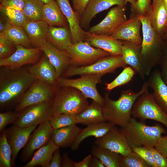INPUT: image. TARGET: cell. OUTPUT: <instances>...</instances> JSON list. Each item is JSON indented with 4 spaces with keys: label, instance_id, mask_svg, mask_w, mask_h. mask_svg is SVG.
<instances>
[{
    "label": "cell",
    "instance_id": "obj_39",
    "mask_svg": "<svg viewBox=\"0 0 167 167\" xmlns=\"http://www.w3.org/2000/svg\"><path fill=\"white\" fill-rule=\"evenodd\" d=\"M49 121L54 130L77 124L76 115L65 113L52 116Z\"/></svg>",
    "mask_w": 167,
    "mask_h": 167
},
{
    "label": "cell",
    "instance_id": "obj_9",
    "mask_svg": "<svg viewBox=\"0 0 167 167\" xmlns=\"http://www.w3.org/2000/svg\"><path fill=\"white\" fill-rule=\"evenodd\" d=\"M71 59V66H84L111 55L101 49L94 47L84 41L73 44L66 51Z\"/></svg>",
    "mask_w": 167,
    "mask_h": 167
},
{
    "label": "cell",
    "instance_id": "obj_4",
    "mask_svg": "<svg viewBox=\"0 0 167 167\" xmlns=\"http://www.w3.org/2000/svg\"><path fill=\"white\" fill-rule=\"evenodd\" d=\"M87 99L75 88L57 87L51 102L52 116L62 113L76 115L89 105Z\"/></svg>",
    "mask_w": 167,
    "mask_h": 167
},
{
    "label": "cell",
    "instance_id": "obj_26",
    "mask_svg": "<svg viewBox=\"0 0 167 167\" xmlns=\"http://www.w3.org/2000/svg\"><path fill=\"white\" fill-rule=\"evenodd\" d=\"M47 41L58 49L66 51L72 44L70 29L67 27L49 26Z\"/></svg>",
    "mask_w": 167,
    "mask_h": 167
},
{
    "label": "cell",
    "instance_id": "obj_34",
    "mask_svg": "<svg viewBox=\"0 0 167 167\" xmlns=\"http://www.w3.org/2000/svg\"><path fill=\"white\" fill-rule=\"evenodd\" d=\"M44 3L40 0H25L22 11L27 21L43 20L42 11Z\"/></svg>",
    "mask_w": 167,
    "mask_h": 167
},
{
    "label": "cell",
    "instance_id": "obj_56",
    "mask_svg": "<svg viewBox=\"0 0 167 167\" xmlns=\"http://www.w3.org/2000/svg\"><path fill=\"white\" fill-rule=\"evenodd\" d=\"M163 36L167 40V27L164 33L163 37Z\"/></svg>",
    "mask_w": 167,
    "mask_h": 167
},
{
    "label": "cell",
    "instance_id": "obj_31",
    "mask_svg": "<svg viewBox=\"0 0 167 167\" xmlns=\"http://www.w3.org/2000/svg\"><path fill=\"white\" fill-rule=\"evenodd\" d=\"M59 148L50 139L48 143L35 152L31 160L23 167H33L40 165L42 167H47L54 152Z\"/></svg>",
    "mask_w": 167,
    "mask_h": 167
},
{
    "label": "cell",
    "instance_id": "obj_55",
    "mask_svg": "<svg viewBox=\"0 0 167 167\" xmlns=\"http://www.w3.org/2000/svg\"><path fill=\"white\" fill-rule=\"evenodd\" d=\"M43 2L44 4H47L53 1H56V0H40Z\"/></svg>",
    "mask_w": 167,
    "mask_h": 167
},
{
    "label": "cell",
    "instance_id": "obj_30",
    "mask_svg": "<svg viewBox=\"0 0 167 167\" xmlns=\"http://www.w3.org/2000/svg\"><path fill=\"white\" fill-rule=\"evenodd\" d=\"M76 119L77 124L86 125L106 122L103 115V107L93 101L76 115Z\"/></svg>",
    "mask_w": 167,
    "mask_h": 167
},
{
    "label": "cell",
    "instance_id": "obj_14",
    "mask_svg": "<svg viewBox=\"0 0 167 167\" xmlns=\"http://www.w3.org/2000/svg\"><path fill=\"white\" fill-rule=\"evenodd\" d=\"M94 143L101 148L125 156L132 151L125 136L115 126L103 136L96 139Z\"/></svg>",
    "mask_w": 167,
    "mask_h": 167
},
{
    "label": "cell",
    "instance_id": "obj_36",
    "mask_svg": "<svg viewBox=\"0 0 167 167\" xmlns=\"http://www.w3.org/2000/svg\"><path fill=\"white\" fill-rule=\"evenodd\" d=\"M122 72L112 82L106 84V89L110 91L114 88L126 84L132 79L136 73L130 66L123 68Z\"/></svg>",
    "mask_w": 167,
    "mask_h": 167
},
{
    "label": "cell",
    "instance_id": "obj_5",
    "mask_svg": "<svg viewBox=\"0 0 167 167\" xmlns=\"http://www.w3.org/2000/svg\"><path fill=\"white\" fill-rule=\"evenodd\" d=\"M127 65L120 55H110L101 58L95 63L84 66H70L61 76L68 78L76 75L97 74L102 76L114 73L119 68Z\"/></svg>",
    "mask_w": 167,
    "mask_h": 167
},
{
    "label": "cell",
    "instance_id": "obj_12",
    "mask_svg": "<svg viewBox=\"0 0 167 167\" xmlns=\"http://www.w3.org/2000/svg\"><path fill=\"white\" fill-rule=\"evenodd\" d=\"M54 129L49 120L40 124L31 134L21 155V161L29 160L34 151L46 144L50 140Z\"/></svg>",
    "mask_w": 167,
    "mask_h": 167
},
{
    "label": "cell",
    "instance_id": "obj_45",
    "mask_svg": "<svg viewBox=\"0 0 167 167\" xmlns=\"http://www.w3.org/2000/svg\"><path fill=\"white\" fill-rule=\"evenodd\" d=\"M25 3V0H6L1 2L0 5L22 11Z\"/></svg>",
    "mask_w": 167,
    "mask_h": 167
},
{
    "label": "cell",
    "instance_id": "obj_11",
    "mask_svg": "<svg viewBox=\"0 0 167 167\" xmlns=\"http://www.w3.org/2000/svg\"><path fill=\"white\" fill-rule=\"evenodd\" d=\"M42 50L40 48H28L21 45H16L15 52L9 57L0 59V66L12 69L21 68L27 64H33L41 58Z\"/></svg>",
    "mask_w": 167,
    "mask_h": 167
},
{
    "label": "cell",
    "instance_id": "obj_18",
    "mask_svg": "<svg viewBox=\"0 0 167 167\" xmlns=\"http://www.w3.org/2000/svg\"><path fill=\"white\" fill-rule=\"evenodd\" d=\"M28 70L36 79L57 87L58 78L55 68L44 52L39 61L29 66Z\"/></svg>",
    "mask_w": 167,
    "mask_h": 167
},
{
    "label": "cell",
    "instance_id": "obj_29",
    "mask_svg": "<svg viewBox=\"0 0 167 167\" xmlns=\"http://www.w3.org/2000/svg\"><path fill=\"white\" fill-rule=\"evenodd\" d=\"M42 16L43 20L49 26L67 27V20L56 1L44 4Z\"/></svg>",
    "mask_w": 167,
    "mask_h": 167
},
{
    "label": "cell",
    "instance_id": "obj_23",
    "mask_svg": "<svg viewBox=\"0 0 167 167\" xmlns=\"http://www.w3.org/2000/svg\"><path fill=\"white\" fill-rule=\"evenodd\" d=\"M125 0H90L79 19L82 28H88L92 18L99 12L114 5L126 6Z\"/></svg>",
    "mask_w": 167,
    "mask_h": 167
},
{
    "label": "cell",
    "instance_id": "obj_22",
    "mask_svg": "<svg viewBox=\"0 0 167 167\" xmlns=\"http://www.w3.org/2000/svg\"><path fill=\"white\" fill-rule=\"evenodd\" d=\"M69 24L73 44L84 41L86 32L80 26L79 20L71 6L69 0H56Z\"/></svg>",
    "mask_w": 167,
    "mask_h": 167
},
{
    "label": "cell",
    "instance_id": "obj_53",
    "mask_svg": "<svg viewBox=\"0 0 167 167\" xmlns=\"http://www.w3.org/2000/svg\"><path fill=\"white\" fill-rule=\"evenodd\" d=\"M10 22L3 14L0 16V32H2L7 27Z\"/></svg>",
    "mask_w": 167,
    "mask_h": 167
},
{
    "label": "cell",
    "instance_id": "obj_3",
    "mask_svg": "<svg viewBox=\"0 0 167 167\" xmlns=\"http://www.w3.org/2000/svg\"><path fill=\"white\" fill-rule=\"evenodd\" d=\"M119 130L132 149L140 146L155 147L162 135L166 132L160 125L148 126L143 122L137 121L134 117Z\"/></svg>",
    "mask_w": 167,
    "mask_h": 167
},
{
    "label": "cell",
    "instance_id": "obj_38",
    "mask_svg": "<svg viewBox=\"0 0 167 167\" xmlns=\"http://www.w3.org/2000/svg\"><path fill=\"white\" fill-rule=\"evenodd\" d=\"M120 167H151L138 154L132 151L121 158Z\"/></svg>",
    "mask_w": 167,
    "mask_h": 167
},
{
    "label": "cell",
    "instance_id": "obj_41",
    "mask_svg": "<svg viewBox=\"0 0 167 167\" xmlns=\"http://www.w3.org/2000/svg\"><path fill=\"white\" fill-rule=\"evenodd\" d=\"M152 0H137L133 5H131V11L137 15H146L151 5Z\"/></svg>",
    "mask_w": 167,
    "mask_h": 167
},
{
    "label": "cell",
    "instance_id": "obj_40",
    "mask_svg": "<svg viewBox=\"0 0 167 167\" xmlns=\"http://www.w3.org/2000/svg\"><path fill=\"white\" fill-rule=\"evenodd\" d=\"M16 45L4 36L0 35V59L7 58L16 51Z\"/></svg>",
    "mask_w": 167,
    "mask_h": 167
},
{
    "label": "cell",
    "instance_id": "obj_7",
    "mask_svg": "<svg viewBox=\"0 0 167 167\" xmlns=\"http://www.w3.org/2000/svg\"><path fill=\"white\" fill-rule=\"evenodd\" d=\"M132 116L141 120L151 119L163 124L167 129V114L157 104L148 89L135 102Z\"/></svg>",
    "mask_w": 167,
    "mask_h": 167
},
{
    "label": "cell",
    "instance_id": "obj_48",
    "mask_svg": "<svg viewBox=\"0 0 167 167\" xmlns=\"http://www.w3.org/2000/svg\"><path fill=\"white\" fill-rule=\"evenodd\" d=\"M155 148L167 157V134L165 136H161Z\"/></svg>",
    "mask_w": 167,
    "mask_h": 167
},
{
    "label": "cell",
    "instance_id": "obj_51",
    "mask_svg": "<svg viewBox=\"0 0 167 167\" xmlns=\"http://www.w3.org/2000/svg\"><path fill=\"white\" fill-rule=\"evenodd\" d=\"M92 156V154H89L81 161L74 162V167H88L89 163Z\"/></svg>",
    "mask_w": 167,
    "mask_h": 167
},
{
    "label": "cell",
    "instance_id": "obj_33",
    "mask_svg": "<svg viewBox=\"0 0 167 167\" xmlns=\"http://www.w3.org/2000/svg\"><path fill=\"white\" fill-rule=\"evenodd\" d=\"M92 156L98 158L105 167H120L122 155L108 149L93 146L91 150Z\"/></svg>",
    "mask_w": 167,
    "mask_h": 167
},
{
    "label": "cell",
    "instance_id": "obj_24",
    "mask_svg": "<svg viewBox=\"0 0 167 167\" xmlns=\"http://www.w3.org/2000/svg\"><path fill=\"white\" fill-rule=\"evenodd\" d=\"M149 75L147 82L148 87L152 90V94L153 98L167 114V85L162 80L160 71L157 69L154 70Z\"/></svg>",
    "mask_w": 167,
    "mask_h": 167
},
{
    "label": "cell",
    "instance_id": "obj_43",
    "mask_svg": "<svg viewBox=\"0 0 167 167\" xmlns=\"http://www.w3.org/2000/svg\"><path fill=\"white\" fill-rule=\"evenodd\" d=\"M19 115V112L8 111L0 113V131L1 132L7 125L14 123Z\"/></svg>",
    "mask_w": 167,
    "mask_h": 167
},
{
    "label": "cell",
    "instance_id": "obj_17",
    "mask_svg": "<svg viewBox=\"0 0 167 167\" xmlns=\"http://www.w3.org/2000/svg\"><path fill=\"white\" fill-rule=\"evenodd\" d=\"M122 42V56L124 62L144 79L147 75L146 65L141 54V46L126 41Z\"/></svg>",
    "mask_w": 167,
    "mask_h": 167
},
{
    "label": "cell",
    "instance_id": "obj_46",
    "mask_svg": "<svg viewBox=\"0 0 167 167\" xmlns=\"http://www.w3.org/2000/svg\"><path fill=\"white\" fill-rule=\"evenodd\" d=\"M90 0H73L74 10L79 20Z\"/></svg>",
    "mask_w": 167,
    "mask_h": 167
},
{
    "label": "cell",
    "instance_id": "obj_35",
    "mask_svg": "<svg viewBox=\"0 0 167 167\" xmlns=\"http://www.w3.org/2000/svg\"><path fill=\"white\" fill-rule=\"evenodd\" d=\"M12 150L7 140L6 130L4 129L0 136V167H11Z\"/></svg>",
    "mask_w": 167,
    "mask_h": 167
},
{
    "label": "cell",
    "instance_id": "obj_42",
    "mask_svg": "<svg viewBox=\"0 0 167 167\" xmlns=\"http://www.w3.org/2000/svg\"><path fill=\"white\" fill-rule=\"evenodd\" d=\"M132 150L140 156L151 167H157L152 152L148 147L144 146L136 147L132 149Z\"/></svg>",
    "mask_w": 167,
    "mask_h": 167
},
{
    "label": "cell",
    "instance_id": "obj_58",
    "mask_svg": "<svg viewBox=\"0 0 167 167\" xmlns=\"http://www.w3.org/2000/svg\"><path fill=\"white\" fill-rule=\"evenodd\" d=\"M6 0H0V2H2L5 1Z\"/></svg>",
    "mask_w": 167,
    "mask_h": 167
},
{
    "label": "cell",
    "instance_id": "obj_25",
    "mask_svg": "<svg viewBox=\"0 0 167 167\" xmlns=\"http://www.w3.org/2000/svg\"><path fill=\"white\" fill-rule=\"evenodd\" d=\"M49 25L43 20L27 21L23 27L32 46L39 48L47 41L46 35Z\"/></svg>",
    "mask_w": 167,
    "mask_h": 167
},
{
    "label": "cell",
    "instance_id": "obj_37",
    "mask_svg": "<svg viewBox=\"0 0 167 167\" xmlns=\"http://www.w3.org/2000/svg\"><path fill=\"white\" fill-rule=\"evenodd\" d=\"M0 9L9 22L14 25L23 27L27 21L22 11L1 5Z\"/></svg>",
    "mask_w": 167,
    "mask_h": 167
},
{
    "label": "cell",
    "instance_id": "obj_49",
    "mask_svg": "<svg viewBox=\"0 0 167 167\" xmlns=\"http://www.w3.org/2000/svg\"><path fill=\"white\" fill-rule=\"evenodd\" d=\"M161 75L163 81L167 85V51L162 58L161 64Z\"/></svg>",
    "mask_w": 167,
    "mask_h": 167
},
{
    "label": "cell",
    "instance_id": "obj_21",
    "mask_svg": "<svg viewBox=\"0 0 167 167\" xmlns=\"http://www.w3.org/2000/svg\"><path fill=\"white\" fill-rule=\"evenodd\" d=\"M84 41L94 47L108 52L111 55H122V42L110 36L95 34L86 32Z\"/></svg>",
    "mask_w": 167,
    "mask_h": 167
},
{
    "label": "cell",
    "instance_id": "obj_1",
    "mask_svg": "<svg viewBox=\"0 0 167 167\" xmlns=\"http://www.w3.org/2000/svg\"><path fill=\"white\" fill-rule=\"evenodd\" d=\"M0 73V105L6 106L19 100L36 80L28 70L2 66Z\"/></svg>",
    "mask_w": 167,
    "mask_h": 167
},
{
    "label": "cell",
    "instance_id": "obj_50",
    "mask_svg": "<svg viewBox=\"0 0 167 167\" xmlns=\"http://www.w3.org/2000/svg\"><path fill=\"white\" fill-rule=\"evenodd\" d=\"M74 162L69 157L67 153H64L62 158V167H74Z\"/></svg>",
    "mask_w": 167,
    "mask_h": 167
},
{
    "label": "cell",
    "instance_id": "obj_2",
    "mask_svg": "<svg viewBox=\"0 0 167 167\" xmlns=\"http://www.w3.org/2000/svg\"><path fill=\"white\" fill-rule=\"evenodd\" d=\"M147 81L143 84L140 90L135 92L130 89L123 90L117 100L111 99L109 93H106L104 98L103 107L104 117L106 121L121 127L126 125L132 118V111L136 100L148 89Z\"/></svg>",
    "mask_w": 167,
    "mask_h": 167
},
{
    "label": "cell",
    "instance_id": "obj_27",
    "mask_svg": "<svg viewBox=\"0 0 167 167\" xmlns=\"http://www.w3.org/2000/svg\"><path fill=\"white\" fill-rule=\"evenodd\" d=\"M115 125L109 122H104L87 125L81 129L71 147L73 151L77 150L82 142L88 137L94 136L97 139L105 135Z\"/></svg>",
    "mask_w": 167,
    "mask_h": 167
},
{
    "label": "cell",
    "instance_id": "obj_10",
    "mask_svg": "<svg viewBox=\"0 0 167 167\" xmlns=\"http://www.w3.org/2000/svg\"><path fill=\"white\" fill-rule=\"evenodd\" d=\"M51 102L26 107L19 112L18 117L14 124L20 127H27L37 126L49 120L52 116Z\"/></svg>",
    "mask_w": 167,
    "mask_h": 167
},
{
    "label": "cell",
    "instance_id": "obj_52",
    "mask_svg": "<svg viewBox=\"0 0 167 167\" xmlns=\"http://www.w3.org/2000/svg\"><path fill=\"white\" fill-rule=\"evenodd\" d=\"M88 167H105L101 161L97 157L92 156Z\"/></svg>",
    "mask_w": 167,
    "mask_h": 167
},
{
    "label": "cell",
    "instance_id": "obj_57",
    "mask_svg": "<svg viewBox=\"0 0 167 167\" xmlns=\"http://www.w3.org/2000/svg\"><path fill=\"white\" fill-rule=\"evenodd\" d=\"M164 2L167 9V0H162Z\"/></svg>",
    "mask_w": 167,
    "mask_h": 167
},
{
    "label": "cell",
    "instance_id": "obj_6",
    "mask_svg": "<svg viewBox=\"0 0 167 167\" xmlns=\"http://www.w3.org/2000/svg\"><path fill=\"white\" fill-rule=\"evenodd\" d=\"M102 76L97 74L81 75L78 78L69 79L60 77L57 80V87H69L79 91L87 98H90L103 107L104 99L100 94L97 84L101 81Z\"/></svg>",
    "mask_w": 167,
    "mask_h": 167
},
{
    "label": "cell",
    "instance_id": "obj_54",
    "mask_svg": "<svg viewBox=\"0 0 167 167\" xmlns=\"http://www.w3.org/2000/svg\"><path fill=\"white\" fill-rule=\"evenodd\" d=\"M126 2H127L130 3L131 4V5H134L136 2L137 0H125Z\"/></svg>",
    "mask_w": 167,
    "mask_h": 167
},
{
    "label": "cell",
    "instance_id": "obj_20",
    "mask_svg": "<svg viewBox=\"0 0 167 167\" xmlns=\"http://www.w3.org/2000/svg\"><path fill=\"white\" fill-rule=\"evenodd\" d=\"M146 15L158 36L163 37L167 27V9L162 0H153Z\"/></svg>",
    "mask_w": 167,
    "mask_h": 167
},
{
    "label": "cell",
    "instance_id": "obj_32",
    "mask_svg": "<svg viewBox=\"0 0 167 167\" xmlns=\"http://www.w3.org/2000/svg\"><path fill=\"white\" fill-rule=\"evenodd\" d=\"M0 35L5 37L16 45H21L28 48H32L30 41L22 27L14 25L10 22Z\"/></svg>",
    "mask_w": 167,
    "mask_h": 167
},
{
    "label": "cell",
    "instance_id": "obj_19",
    "mask_svg": "<svg viewBox=\"0 0 167 167\" xmlns=\"http://www.w3.org/2000/svg\"><path fill=\"white\" fill-rule=\"evenodd\" d=\"M39 48L55 68L58 78L71 66V59L66 52L58 49L48 41Z\"/></svg>",
    "mask_w": 167,
    "mask_h": 167
},
{
    "label": "cell",
    "instance_id": "obj_15",
    "mask_svg": "<svg viewBox=\"0 0 167 167\" xmlns=\"http://www.w3.org/2000/svg\"><path fill=\"white\" fill-rule=\"evenodd\" d=\"M141 25L140 20L136 15L119 25L110 36L116 39L141 46L142 39L140 35V29Z\"/></svg>",
    "mask_w": 167,
    "mask_h": 167
},
{
    "label": "cell",
    "instance_id": "obj_13",
    "mask_svg": "<svg viewBox=\"0 0 167 167\" xmlns=\"http://www.w3.org/2000/svg\"><path fill=\"white\" fill-rule=\"evenodd\" d=\"M127 20L126 6L117 5L109 11L102 20L92 27L88 32L95 34L111 36Z\"/></svg>",
    "mask_w": 167,
    "mask_h": 167
},
{
    "label": "cell",
    "instance_id": "obj_8",
    "mask_svg": "<svg viewBox=\"0 0 167 167\" xmlns=\"http://www.w3.org/2000/svg\"><path fill=\"white\" fill-rule=\"evenodd\" d=\"M57 88V87L36 79L16 103L15 111L19 112L31 105L51 102Z\"/></svg>",
    "mask_w": 167,
    "mask_h": 167
},
{
    "label": "cell",
    "instance_id": "obj_44",
    "mask_svg": "<svg viewBox=\"0 0 167 167\" xmlns=\"http://www.w3.org/2000/svg\"><path fill=\"white\" fill-rule=\"evenodd\" d=\"M151 151L157 167H167V157L154 147H148Z\"/></svg>",
    "mask_w": 167,
    "mask_h": 167
},
{
    "label": "cell",
    "instance_id": "obj_28",
    "mask_svg": "<svg viewBox=\"0 0 167 167\" xmlns=\"http://www.w3.org/2000/svg\"><path fill=\"white\" fill-rule=\"evenodd\" d=\"M76 124L54 130L51 139L59 147L71 146L81 130Z\"/></svg>",
    "mask_w": 167,
    "mask_h": 167
},
{
    "label": "cell",
    "instance_id": "obj_16",
    "mask_svg": "<svg viewBox=\"0 0 167 167\" xmlns=\"http://www.w3.org/2000/svg\"><path fill=\"white\" fill-rule=\"evenodd\" d=\"M37 126L21 127L14 124L6 130L7 141L12 152V165H14L19 151L26 145Z\"/></svg>",
    "mask_w": 167,
    "mask_h": 167
},
{
    "label": "cell",
    "instance_id": "obj_47",
    "mask_svg": "<svg viewBox=\"0 0 167 167\" xmlns=\"http://www.w3.org/2000/svg\"><path fill=\"white\" fill-rule=\"evenodd\" d=\"M62 158L59 150V148L54 152L51 161L47 167H62Z\"/></svg>",
    "mask_w": 167,
    "mask_h": 167
}]
</instances>
